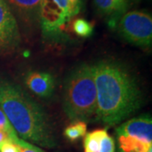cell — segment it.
I'll return each instance as SVG.
<instances>
[{"label": "cell", "instance_id": "1", "mask_svg": "<svg viewBox=\"0 0 152 152\" xmlns=\"http://www.w3.org/2000/svg\"><path fill=\"white\" fill-rule=\"evenodd\" d=\"M96 88V119L118 124L136 113L142 105V93L135 76L115 60H102L94 65Z\"/></svg>", "mask_w": 152, "mask_h": 152}, {"label": "cell", "instance_id": "2", "mask_svg": "<svg viewBox=\"0 0 152 152\" xmlns=\"http://www.w3.org/2000/svg\"><path fill=\"white\" fill-rule=\"evenodd\" d=\"M0 108L22 140L45 148L56 146L48 115L21 87L0 80Z\"/></svg>", "mask_w": 152, "mask_h": 152}, {"label": "cell", "instance_id": "3", "mask_svg": "<svg viewBox=\"0 0 152 152\" xmlns=\"http://www.w3.org/2000/svg\"><path fill=\"white\" fill-rule=\"evenodd\" d=\"M63 107L72 121L90 120L96 112V88L94 65L84 64L71 71L64 88Z\"/></svg>", "mask_w": 152, "mask_h": 152}, {"label": "cell", "instance_id": "4", "mask_svg": "<svg viewBox=\"0 0 152 152\" xmlns=\"http://www.w3.org/2000/svg\"><path fill=\"white\" fill-rule=\"evenodd\" d=\"M70 20L67 0H42L39 25L47 40L60 42L64 39Z\"/></svg>", "mask_w": 152, "mask_h": 152}, {"label": "cell", "instance_id": "5", "mask_svg": "<svg viewBox=\"0 0 152 152\" xmlns=\"http://www.w3.org/2000/svg\"><path fill=\"white\" fill-rule=\"evenodd\" d=\"M119 36L129 43L139 47H151L152 18L144 11L126 12L116 27Z\"/></svg>", "mask_w": 152, "mask_h": 152}, {"label": "cell", "instance_id": "6", "mask_svg": "<svg viewBox=\"0 0 152 152\" xmlns=\"http://www.w3.org/2000/svg\"><path fill=\"white\" fill-rule=\"evenodd\" d=\"M20 43L18 21L5 0H0V51H11Z\"/></svg>", "mask_w": 152, "mask_h": 152}, {"label": "cell", "instance_id": "7", "mask_svg": "<svg viewBox=\"0 0 152 152\" xmlns=\"http://www.w3.org/2000/svg\"><path fill=\"white\" fill-rule=\"evenodd\" d=\"M15 19L26 26L39 25L42 0H5Z\"/></svg>", "mask_w": 152, "mask_h": 152}, {"label": "cell", "instance_id": "8", "mask_svg": "<svg viewBox=\"0 0 152 152\" xmlns=\"http://www.w3.org/2000/svg\"><path fill=\"white\" fill-rule=\"evenodd\" d=\"M118 135L136 138L148 144H152V119L151 115H144L125 122L117 128Z\"/></svg>", "mask_w": 152, "mask_h": 152}, {"label": "cell", "instance_id": "9", "mask_svg": "<svg viewBox=\"0 0 152 152\" xmlns=\"http://www.w3.org/2000/svg\"><path fill=\"white\" fill-rule=\"evenodd\" d=\"M25 84L31 92L42 98L52 96L55 89L53 76L46 72H30L25 79Z\"/></svg>", "mask_w": 152, "mask_h": 152}, {"label": "cell", "instance_id": "10", "mask_svg": "<svg viewBox=\"0 0 152 152\" xmlns=\"http://www.w3.org/2000/svg\"><path fill=\"white\" fill-rule=\"evenodd\" d=\"M94 4L98 13L113 29L129 8L127 0H94Z\"/></svg>", "mask_w": 152, "mask_h": 152}, {"label": "cell", "instance_id": "11", "mask_svg": "<svg viewBox=\"0 0 152 152\" xmlns=\"http://www.w3.org/2000/svg\"><path fill=\"white\" fill-rule=\"evenodd\" d=\"M120 152H147L152 144H148L136 138L127 135H118Z\"/></svg>", "mask_w": 152, "mask_h": 152}, {"label": "cell", "instance_id": "12", "mask_svg": "<svg viewBox=\"0 0 152 152\" xmlns=\"http://www.w3.org/2000/svg\"><path fill=\"white\" fill-rule=\"evenodd\" d=\"M107 129H96L86 134L84 140L85 152H100V141Z\"/></svg>", "mask_w": 152, "mask_h": 152}, {"label": "cell", "instance_id": "13", "mask_svg": "<svg viewBox=\"0 0 152 152\" xmlns=\"http://www.w3.org/2000/svg\"><path fill=\"white\" fill-rule=\"evenodd\" d=\"M87 124L83 121L73 122L64 130V134L69 141H75L86 134Z\"/></svg>", "mask_w": 152, "mask_h": 152}, {"label": "cell", "instance_id": "14", "mask_svg": "<svg viewBox=\"0 0 152 152\" xmlns=\"http://www.w3.org/2000/svg\"><path fill=\"white\" fill-rule=\"evenodd\" d=\"M72 28L74 32L80 37H88L91 36L94 31V27L91 23L87 21L85 19H76L73 22Z\"/></svg>", "mask_w": 152, "mask_h": 152}, {"label": "cell", "instance_id": "15", "mask_svg": "<svg viewBox=\"0 0 152 152\" xmlns=\"http://www.w3.org/2000/svg\"><path fill=\"white\" fill-rule=\"evenodd\" d=\"M0 130L5 131L8 134H10V135L13 139V142L15 143V144H17L19 142V140H20L18 137L15 131L13 129L12 125L9 122V120H8L7 117L5 116V114L4 113V112L2 111L1 108H0Z\"/></svg>", "mask_w": 152, "mask_h": 152}, {"label": "cell", "instance_id": "16", "mask_svg": "<svg viewBox=\"0 0 152 152\" xmlns=\"http://www.w3.org/2000/svg\"><path fill=\"white\" fill-rule=\"evenodd\" d=\"M100 152H115V143L113 137L106 132L100 141Z\"/></svg>", "mask_w": 152, "mask_h": 152}, {"label": "cell", "instance_id": "17", "mask_svg": "<svg viewBox=\"0 0 152 152\" xmlns=\"http://www.w3.org/2000/svg\"><path fill=\"white\" fill-rule=\"evenodd\" d=\"M20 152H44L42 149L38 148L37 146L33 145L31 143L25 141L24 140L20 139L17 143Z\"/></svg>", "mask_w": 152, "mask_h": 152}, {"label": "cell", "instance_id": "18", "mask_svg": "<svg viewBox=\"0 0 152 152\" xmlns=\"http://www.w3.org/2000/svg\"><path fill=\"white\" fill-rule=\"evenodd\" d=\"M71 18L77 15L81 10L82 0H67Z\"/></svg>", "mask_w": 152, "mask_h": 152}, {"label": "cell", "instance_id": "19", "mask_svg": "<svg viewBox=\"0 0 152 152\" xmlns=\"http://www.w3.org/2000/svg\"><path fill=\"white\" fill-rule=\"evenodd\" d=\"M0 152H20L18 145L11 140H6L0 144Z\"/></svg>", "mask_w": 152, "mask_h": 152}, {"label": "cell", "instance_id": "20", "mask_svg": "<svg viewBox=\"0 0 152 152\" xmlns=\"http://www.w3.org/2000/svg\"><path fill=\"white\" fill-rule=\"evenodd\" d=\"M6 140H11L13 142V139L10 135V134H8L7 132L4 130H0V144L6 141Z\"/></svg>", "mask_w": 152, "mask_h": 152}, {"label": "cell", "instance_id": "21", "mask_svg": "<svg viewBox=\"0 0 152 152\" xmlns=\"http://www.w3.org/2000/svg\"><path fill=\"white\" fill-rule=\"evenodd\" d=\"M140 0H127L129 5V4H136V3H138V2H140Z\"/></svg>", "mask_w": 152, "mask_h": 152}, {"label": "cell", "instance_id": "22", "mask_svg": "<svg viewBox=\"0 0 152 152\" xmlns=\"http://www.w3.org/2000/svg\"><path fill=\"white\" fill-rule=\"evenodd\" d=\"M147 152H152V147H151V148L147 151Z\"/></svg>", "mask_w": 152, "mask_h": 152}]
</instances>
